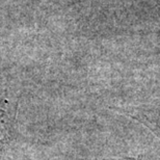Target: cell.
I'll return each instance as SVG.
<instances>
[{
    "instance_id": "1",
    "label": "cell",
    "mask_w": 160,
    "mask_h": 160,
    "mask_svg": "<svg viewBox=\"0 0 160 160\" xmlns=\"http://www.w3.org/2000/svg\"><path fill=\"white\" fill-rule=\"evenodd\" d=\"M15 107L8 100L0 101V153L12 139Z\"/></svg>"
}]
</instances>
